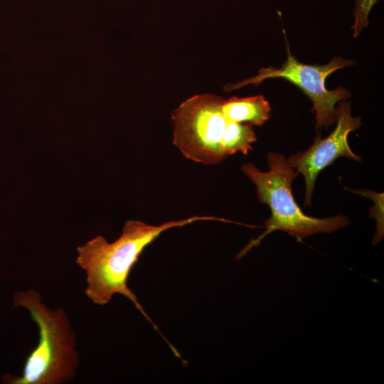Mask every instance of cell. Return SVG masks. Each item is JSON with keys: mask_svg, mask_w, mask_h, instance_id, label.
I'll use <instances>...</instances> for the list:
<instances>
[{"mask_svg": "<svg viewBox=\"0 0 384 384\" xmlns=\"http://www.w3.org/2000/svg\"><path fill=\"white\" fill-rule=\"evenodd\" d=\"M354 193L361 195L363 196L371 198L374 202V207L375 210L374 213L370 216L374 218L376 220V233L373 238V245L378 243L383 237L384 227H383V193H378L369 190H351ZM375 209V208H374Z\"/></svg>", "mask_w": 384, "mask_h": 384, "instance_id": "cell-8", "label": "cell"}, {"mask_svg": "<svg viewBox=\"0 0 384 384\" xmlns=\"http://www.w3.org/2000/svg\"><path fill=\"white\" fill-rule=\"evenodd\" d=\"M267 161L270 169L266 172L261 171L252 163L241 166L243 174L255 185L260 202L270 207L271 216L264 221L265 231L252 240L238 255V258L245 255L275 230L285 231L302 240L320 233H331L349 225L350 220L344 215L318 218L303 213L292 191V183L299 173L289 166L287 159L281 154L270 151Z\"/></svg>", "mask_w": 384, "mask_h": 384, "instance_id": "cell-3", "label": "cell"}, {"mask_svg": "<svg viewBox=\"0 0 384 384\" xmlns=\"http://www.w3.org/2000/svg\"><path fill=\"white\" fill-rule=\"evenodd\" d=\"M222 220L213 216L194 215L188 218L166 222L159 225L141 220L125 222L121 235L113 242L97 236L78 247L76 263L87 274V297L95 304H107L115 294H120L152 323L134 293L127 286L131 270L144 250L164 231L182 227L198 220Z\"/></svg>", "mask_w": 384, "mask_h": 384, "instance_id": "cell-1", "label": "cell"}, {"mask_svg": "<svg viewBox=\"0 0 384 384\" xmlns=\"http://www.w3.org/2000/svg\"><path fill=\"white\" fill-rule=\"evenodd\" d=\"M354 23L352 26L353 36L356 38L368 23V15L378 0H354Z\"/></svg>", "mask_w": 384, "mask_h": 384, "instance_id": "cell-9", "label": "cell"}, {"mask_svg": "<svg viewBox=\"0 0 384 384\" xmlns=\"http://www.w3.org/2000/svg\"><path fill=\"white\" fill-rule=\"evenodd\" d=\"M224 98L197 95L172 113L174 144L184 156L206 165L217 164L227 156L247 154L257 140L252 125L229 119L223 112Z\"/></svg>", "mask_w": 384, "mask_h": 384, "instance_id": "cell-2", "label": "cell"}, {"mask_svg": "<svg viewBox=\"0 0 384 384\" xmlns=\"http://www.w3.org/2000/svg\"><path fill=\"white\" fill-rule=\"evenodd\" d=\"M30 289L14 295V304L27 309L39 331L37 346L27 357L21 376L3 375L9 384H60L69 380L78 365L75 336L65 312L51 310Z\"/></svg>", "mask_w": 384, "mask_h": 384, "instance_id": "cell-4", "label": "cell"}, {"mask_svg": "<svg viewBox=\"0 0 384 384\" xmlns=\"http://www.w3.org/2000/svg\"><path fill=\"white\" fill-rule=\"evenodd\" d=\"M221 108L231 121L252 126L262 125L270 117V105L262 95L223 99Z\"/></svg>", "mask_w": 384, "mask_h": 384, "instance_id": "cell-7", "label": "cell"}, {"mask_svg": "<svg viewBox=\"0 0 384 384\" xmlns=\"http://www.w3.org/2000/svg\"><path fill=\"white\" fill-rule=\"evenodd\" d=\"M286 61L280 68H262L258 74L235 84H228L225 91L238 90L247 85H259L269 78H283L300 88L311 100L312 111L316 113V127L327 129L336 122V104L350 97L349 92L343 87L329 90L325 86L326 79L334 72L355 64V62L341 57H334L325 65H307L294 58L287 41Z\"/></svg>", "mask_w": 384, "mask_h": 384, "instance_id": "cell-5", "label": "cell"}, {"mask_svg": "<svg viewBox=\"0 0 384 384\" xmlns=\"http://www.w3.org/2000/svg\"><path fill=\"white\" fill-rule=\"evenodd\" d=\"M351 110L349 102L339 104L336 108V126L334 131L324 139L317 135L307 150L299 151L287 159L289 166L304 177V206L311 205L316 179L326 166L341 156L361 161V158L352 151L348 143V134L357 129L361 124V118L352 117Z\"/></svg>", "mask_w": 384, "mask_h": 384, "instance_id": "cell-6", "label": "cell"}]
</instances>
